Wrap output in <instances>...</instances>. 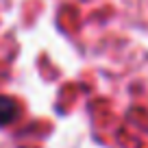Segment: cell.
Here are the masks:
<instances>
[{"label":"cell","mask_w":148,"mask_h":148,"mask_svg":"<svg viewBox=\"0 0 148 148\" xmlns=\"http://www.w3.org/2000/svg\"><path fill=\"white\" fill-rule=\"evenodd\" d=\"M18 118V105L11 98L0 96V124H9Z\"/></svg>","instance_id":"6da1fadb"}]
</instances>
